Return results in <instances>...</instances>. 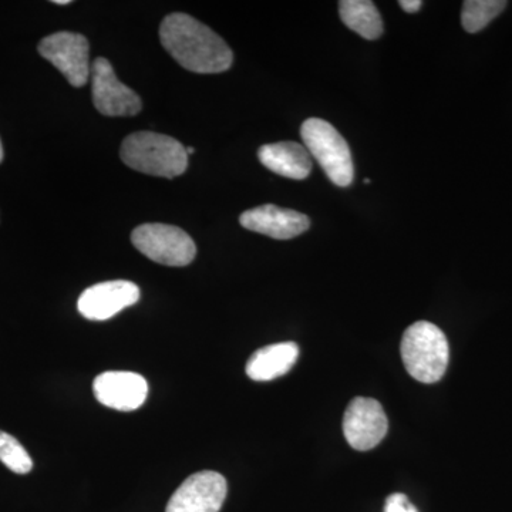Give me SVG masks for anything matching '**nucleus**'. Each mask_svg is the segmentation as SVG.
Instances as JSON below:
<instances>
[{
	"label": "nucleus",
	"instance_id": "nucleus-22",
	"mask_svg": "<svg viewBox=\"0 0 512 512\" xmlns=\"http://www.w3.org/2000/svg\"><path fill=\"white\" fill-rule=\"evenodd\" d=\"M3 161V147H2V141H0V163Z\"/></svg>",
	"mask_w": 512,
	"mask_h": 512
},
{
	"label": "nucleus",
	"instance_id": "nucleus-13",
	"mask_svg": "<svg viewBox=\"0 0 512 512\" xmlns=\"http://www.w3.org/2000/svg\"><path fill=\"white\" fill-rule=\"evenodd\" d=\"M258 158L272 173L291 180H305L312 171V158L306 147L293 141L266 144L258 151Z\"/></svg>",
	"mask_w": 512,
	"mask_h": 512
},
{
	"label": "nucleus",
	"instance_id": "nucleus-12",
	"mask_svg": "<svg viewBox=\"0 0 512 512\" xmlns=\"http://www.w3.org/2000/svg\"><path fill=\"white\" fill-rule=\"evenodd\" d=\"M242 227L274 239L299 237L311 227V220L301 212L268 204L245 211L239 217Z\"/></svg>",
	"mask_w": 512,
	"mask_h": 512
},
{
	"label": "nucleus",
	"instance_id": "nucleus-20",
	"mask_svg": "<svg viewBox=\"0 0 512 512\" xmlns=\"http://www.w3.org/2000/svg\"><path fill=\"white\" fill-rule=\"evenodd\" d=\"M53 3H56V5H70V0H55V2Z\"/></svg>",
	"mask_w": 512,
	"mask_h": 512
},
{
	"label": "nucleus",
	"instance_id": "nucleus-4",
	"mask_svg": "<svg viewBox=\"0 0 512 512\" xmlns=\"http://www.w3.org/2000/svg\"><path fill=\"white\" fill-rule=\"evenodd\" d=\"M301 136L306 150L316 158L333 184L349 187L355 175L349 144L332 124L322 119H308Z\"/></svg>",
	"mask_w": 512,
	"mask_h": 512
},
{
	"label": "nucleus",
	"instance_id": "nucleus-1",
	"mask_svg": "<svg viewBox=\"0 0 512 512\" xmlns=\"http://www.w3.org/2000/svg\"><path fill=\"white\" fill-rule=\"evenodd\" d=\"M160 39L164 49L190 72H227L234 60L222 37L184 13H173L163 20Z\"/></svg>",
	"mask_w": 512,
	"mask_h": 512
},
{
	"label": "nucleus",
	"instance_id": "nucleus-19",
	"mask_svg": "<svg viewBox=\"0 0 512 512\" xmlns=\"http://www.w3.org/2000/svg\"><path fill=\"white\" fill-rule=\"evenodd\" d=\"M399 5L402 6L404 12L416 13L423 6V2H420V0H400Z\"/></svg>",
	"mask_w": 512,
	"mask_h": 512
},
{
	"label": "nucleus",
	"instance_id": "nucleus-17",
	"mask_svg": "<svg viewBox=\"0 0 512 512\" xmlns=\"http://www.w3.org/2000/svg\"><path fill=\"white\" fill-rule=\"evenodd\" d=\"M0 461L16 474H28L33 468L32 458L25 447L5 431H0Z\"/></svg>",
	"mask_w": 512,
	"mask_h": 512
},
{
	"label": "nucleus",
	"instance_id": "nucleus-15",
	"mask_svg": "<svg viewBox=\"0 0 512 512\" xmlns=\"http://www.w3.org/2000/svg\"><path fill=\"white\" fill-rule=\"evenodd\" d=\"M339 13L342 22L357 35L367 40L382 36V15L370 0H343L339 3Z\"/></svg>",
	"mask_w": 512,
	"mask_h": 512
},
{
	"label": "nucleus",
	"instance_id": "nucleus-5",
	"mask_svg": "<svg viewBox=\"0 0 512 512\" xmlns=\"http://www.w3.org/2000/svg\"><path fill=\"white\" fill-rule=\"evenodd\" d=\"M131 241L141 254L161 265L187 266L197 255L190 235L174 225H140L131 234Z\"/></svg>",
	"mask_w": 512,
	"mask_h": 512
},
{
	"label": "nucleus",
	"instance_id": "nucleus-16",
	"mask_svg": "<svg viewBox=\"0 0 512 512\" xmlns=\"http://www.w3.org/2000/svg\"><path fill=\"white\" fill-rule=\"evenodd\" d=\"M505 6L507 2L504 0H467L461 13L463 28L468 33L480 32L503 12Z\"/></svg>",
	"mask_w": 512,
	"mask_h": 512
},
{
	"label": "nucleus",
	"instance_id": "nucleus-21",
	"mask_svg": "<svg viewBox=\"0 0 512 512\" xmlns=\"http://www.w3.org/2000/svg\"><path fill=\"white\" fill-rule=\"evenodd\" d=\"M185 151H187L188 156H190V154L195 153V148L188 147V148H185Z\"/></svg>",
	"mask_w": 512,
	"mask_h": 512
},
{
	"label": "nucleus",
	"instance_id": "nucleus-14",
	"mask_svg": "<svg viewBox=\"0 0 512 512\" xmlns=\"http://www.w3.org/2000/svg\"><path fill=\"white\" fill-rule=\"evenodd\" d=\"M298 357L299 346L295 342L265 346L249 357L247 375L254 382H271L286 375L295 366Z\"/></svg>",
	"mask_w": 512,
	"mask_h": 512
},
{
	"label": "nucleus",
	"instance_id": "nucleus-10",
	"mask_svg": "<svg viewBox=\"0 0 512 512\" xmlns=\"http://www.w3.org/2000/svg\"><path fill=\"white\" fill-rule=\"evenodd\" d=\"M140 299V288L130 281H109L90 286L82 293L77 309L89 320H107L136 305Z\"/></svg>",
	"mask_w": 512,
	"mask_h": 512
},
{
	"label": "nucleus",
	"instance_id": "nucleus-3",
	"mask_svg": "<svg viewBox=\"0 0 512 512\" xmlns=\"http://www.w3.org/2000/svg\"><path fill=\"white\" fill-rule=\"evenodd\" d=\"M402 359L407 373L420 383H436L446 375L450 348L439 326L420 320L404 332Z\"/></svg>",
	"mask_w": 512,
	"mask_h": 512
},
{
	"label": "nucleus",
	"instance_id": "nucleus-6",
	"mask_svg": "<svg viewBox=\"0 0 512 512\" xmlns=\"http://www.w3.org/2000/svg\"><path fill=\"white\" fill-rule=\"evenodd\" d=\"M40 56L49 60L73 87H83L89 82V40L80 33L59 32L42 39Z\"/></svg>",
	"mask_w": 512,
	"mask_h": 512
},
{
	"label": "nucleus",
	"instance_id": "nucleus-9",
	"mask_svg": "<svg viewBox=\"0 0 512 512\" xmlns=\"http://www.w3.org/2000/svg\"><path fill=\"white\" fill-rule=\"evenodd\" d=\"M227 494V480L220 473L200 471L178 487L165 512H220Z\"/></svg>",
	"mask_w": 512,
	"mask_h": 512
},
{
	"label": "nucleus",
	"instance_id": "nucleus-2",
	"mask_svg": "<svg viewBox=\"0 0 512 512\" xmlns=\"http://www.w3.org/2000/svg\"><path fill=\"white\" fill-rule=\"evenodd\" d=\"M120 157L133 170L154 177L175 178L188 167V154L180 141L151 131L128 136L121 144Z\"/></svg>",
	"mask_w": 512,
	"mask_h": 512
},
{
	"label": "nucleus",
	"instance_id": "nucleus-18",
	"mask_svg": "<svg viewBox=\"0 0 512 512\" xmlns=\"http://www.w3.org/2000/svg\"><path fill=\"white\" fill-rule=\"evenodd\" d=\"M384 512H417L416 507L410 503L404 494H392L387 497Z\"/></svg>",
	"mask_w": 512,
	"mask_h": 512
},
{
	"label": "nucleus",
	"instance_id": "nucleus-8",
	"mask_svg": "<svg viewBox=\"0 0 512 512\" xmlns=\"http://www.w3.org/2000/svg\"><path fill=\"white\" fill-rule=\"evenodd\" d=\"M389 430V420L382 404L370 397H356L350 402L343 419V433L350 447L369 451L382 443Z\"/></svg>",
	"mask_w": 512,
	"mask_h": 512
},
{
	"label": "nucleus",
	"instance_id": "nucleus-7",
	"mask_svg": "<svg viewBox=\"0 0 512 512\" xmlns=\"http://www.w3.org/2000/svg\"><path fill=\"white\" fill-rule=\"evenodd\" d=\"M93 103L103 116L131 117L140 113V97L126 84L117 79L113 66L104 57L94 60L92 64Z\"/></svg>",
	"mask_w": 512,
	"mask_h": 512
},
{
	"label": "nucleus",
	"instance_id": "nucleus-11",
	"mask_svg": "<svg viewBox=\"0 0 512 512\" xmlns=\"http://www.w3.org/2000/svg\"><path fill=\"white\" fill-rule=\"evenodd\" d=\"M93 392L103 406L119 412H133L146 402L148 383L137 373L106 372L94 380Z\"/></svg>",
	"mask_w": 512,
	"mask_h": 512
}]
</instances>
